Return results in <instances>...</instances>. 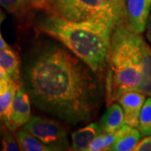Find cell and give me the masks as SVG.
Returning <instances> with one entry per match:
<instances>
[{
    "label": "cell",
    "instance_id": "8992f818",
    "mask_svg": "<svg viewBox=\"0 0 151 151\" xmlns=\"http://www.w3.org/2000/svg\"><path fill=\"white\" fill-rule=\"evenodd\" d=\"M31 100L26 89L20 84L12 103L10 114L3 123L7 129L15 132L19 128L24 126L31 118Z\"/></svg>",
    "mask_w": 151,
    "mask_h": 151
},
{
    "label": "cell",
    "instance_id": "5b68a950",
    "mask_svg": "<svg viewBox=\"0 0 151 151\" xmlns=\"http://www.w3.org/2000/svg\"><path fill=\"white\" fill-rule=\"evenodd\" d=\"M53 150H70L68 134L65 127L54 119L31 116L24 128Z\"/></svg>",
    "mask_w": 151,
    "mask_h": 151
},
{
    "label": "cell",
    "instance_id": "7c38bea8",
    "mask_svg": "<svg viewBox=\"0 0 151 151\" xmlns=\"http://www.w3.org/2000/svg\"><path fill=\"white\" fill-rule=\"evenodd\" d=\"M0 64L13 81L22 83L19 55L10 47L0 50Z\"/></svg>",
    "mask_w": 151,
    "mask_h": 151
},
{
    "label": "cell",
    "instance_id": "603a6c76",
    "mask_svg": "<svg viewBox=\"0 0 151 151\" xmlns=\"http://www.w3.org/2000/svg\"><path fill=\"white\" fill-rule=\"evenodd\" d=\"M146 37L151 45V11L149 19H148L147 25H146Z\"/></svg>",
    "mask_w": 151,
    "mask_h": 151
},
{
    "label": "cell",
    "instance_id": "484cf974",
    "mask_svg": "<svg viewBox=\"0 0 151 151\" xmlns=\"http://www.w3.org/2000/svg\"><path fill=\"white\" fill-rule=\"evenodd\" d=\"M3 124H4V123H3V121H2V120L0 119V125H2Z\"/></svg>",
    "mask_w": 151,
    "mask_h": 151
},
{
    "label": "cell",
    "instance_id": "9c48e42d",
    "mask_svg": "<svg viewBox=\"0 0 151 151\" xmlns=\"http://www.w3.org/2000/svg\"><path fill=\"white\" fill-rule=\"evenodd\" d=\"M104 133L101 124L92 123L86 127L76 130L71 134L70 150L76 151H86L89 145L97 136Z\"/></svg>",
    "mask_w": 151,
    "mask_h": 151
},
{
    "label": "cell",
    "instance_id": "5bb4252c",
    "mask_svg": "<svg viewBox=\"0 0 151 151\" xmlns=\"http://www.w3.org/2000/svg\"><path fill=\"white\" fill-rule=\"evenodd\" d=\"M33 0H0V6L8 13L14 14L20 22L29 24V8Z\"/></svg>",
    "mask_w": 151,
    "mask_h": 151
},
{
    "label": "cell",
    "instance_id": "52a82bcc",
    "mask_svg": "<svg viewBox=\"0 0 151 151\" xmlns=\"http://www.w3.org/2000/svg\"><path fill=\"white\" fill-rule=\"evenodd\" d=\"M127 24L136 34L145 30L151 10V0H125Z\"/></svg>",
    "mask_w": 151,
    "mask_h": 151
},
{
    "label": "cell",
    "instance_id": "9a60e30c",
    "mask_svg": "<svg viewBox=\"0 0 151 151\" xmlns=\"http://www.w3.org/2000/svg\"><path fill=\"white\" fill-rule=\"evenodd\" d=\"M17 140L19 142L21 150L24 151H53V150L45 145L36 137L31 134L24 129L19 130L16 134Z\"/></svg>",
    "mask_w": 151,
    "mask_h": 151
},
{
    "label": "cell",
    "instance_id": "7a4b0ae2",
    "mask_svg": "<svg viewBox=\"0 0 151 151\" xmlns=\"http://www.w3.org/2000/svg\"><path fill=\"white\" fill-rule=\"evenodd\" d=\"M35 20L38 32L59 40L98 76H106L114 26L103 22L72 21L47 14Z\"/></svg>",
    "mask_w": 151,
    "mask_h": 151
},
{
    "label": "cell",
    "instance_id": "cb8c5ba5",
    "mask_svg": "<svg viewBox=\"0 0 151 151\" xmlns=\"http://www.w3.org/2000/svg\"><path fill=\"white\" fill-rule=\"evenodd\" d=\"M0 77L4 78V79L8 80V81H11V80H12L10 77H9V76L7 74V72H6L5 70L4 69V67L2 66L1 64H0Z\"/></svg>",
    "mask_w": 151,
    "mask_h": 151
},
{
    "label": "cell",
    "instance_id": "ba28073f",
    "mask_svg": "<svg viewBox=\"0 0 151 151\" xmlns=\"http://www.w3.org/2000/svg\"><path fill=\"white\" fill-rule=\"evenodd\" d=\"M145 100V94L136 91L126 92L119 97L118 101L124 109L126 124L138 128L141 109Z\"/></svg>",
    "mask_w": 151,
    "mask_h": 151
},
{
    "label": "cell",
    "instance_id": "30bf717a",
    "mask_svg": "<svg viewBox=\"0 0 151 151\" xmlns=\"http://www.w3.org/2000/svg\"><path fill=\"white\" fill-rule=\"evenodd\" d=\"M117 138L108 150L131 151L134 150L140 139L141 134L139 129L129 124L124 126L116 132Z\"/></svg>",
    "mask_w": 151,
    "mask_h": 151
},
{
    "label": "cell",
    "instance_id": "3957f363",
    "mask_svg": "<svg viewBox=\"0 0 151 151\" xmlns=\"http://www.w3.org/2000/svg\"><path fill=\"white\" fill-rule=\"evenodd\" d=\"M140 34L132 31L127 23L113 29L111 53L105 80V101L111 105L123 94L137 91L142 80Z\"/></svg>",
    "mask_w": 151,
    "mask_h": 151
},
{
    "label": "cell",
    "instance_id": "d4e9b609",
    "mask_svg": "<svg viewBox=\"0 0 151 151\" xmlns=\"http://www.w3.org/2000/svg\"><path fill=\"white\" fill-rule=\"evenodd\" d=\"M5 129V125L4 124H2L0 125V142L2 140V136H3V133Z\"/></svg>",
    "mask_w": 151,
    "mask_h": 151
},
{
    "label": "cell",
    "instance_id": "7402d4cb",
    "mask_svg": "<svg viewBox=\"0 0 151 151\" xmlns=\"http://www.w3.org/2000/svg\"><path fill=\"white\" fill-rule=\"evenodd\" d=\"M4 19H5V15H4V14L3 13V11H1V12H0V25H1V23L3 22V20H4ZM9 45L4 41V38H3L2 35H1V31H0V50L9 48Z\"/></svg>",
    "mask_w": 151,
    "mask_h": 151
},
{
    "label": "cell",
    "instance_id": "6da1fadb",
    "mask_svg": "<svg viewBox=\"0 0 151 151\" xmlns=\"http://www.w3.org/2000/svg\"><path fill=\"white\" fill-rule=\"evenodd\" d=\"M21 79L35 108L71 126L94 119L105 99L103 79L53 41L39 40L28 50Z\"/></svg>",
    "mask_w": 151,
    "mask_h": 151
},
{
    "label": "cell",
    "instance_id": "e0dca14e",
    "mask_svg": "<svg viewBox=\"0 0 151 151\" xmlns=\"http://www.w3.org/2000/svg\"><path fill=\"white\" fill-rule=\"evenodd\" d=\"M138 128L141 136L151 135V97L146 99L142 107Z\"/></svg>",
    "mask_w": 151,
    "mask_h": 151
},
{
    "label": "cell",
    "instance_id": "ac0fdd59",
    "mask_svg": "<svg viewBox=\"0 0 151 151\" xmlns=\"http://www.w3.org/2000/svg\"><path fill=\"white\" fill-rule=\"evenodd\" d=\"M117 138L116 133L114 134H101L95 138L92 143L89 145L86 151H100L108 150L110 146L113 144Z\"/></svg>",
    "mask_w": 151,
    "mask_h": 151
},
{
    "label": "cell",
    "instance_id": "4316f807",
    "mask_svg": "<svg viewBox=\"0 0 151 151\" xmlns=\"http://www.w3.org/2000/svg\"><path fill=\"white\" fill-rule=\"evenodd\" d=\"M1 11H2V9H0V12H1Z\"/></svg>",
    "mask_w": 151,
    "mask_h": 151
},
{
    "label": "cell",
    "instance_id": "4fadbf2b",
    "mask_svg": "<svg viewBox=\"0 0 151 151\" xmlns=\"http://www.w3.org/2000/svg\"><path fill=\"white\" fill-rule=\"evenodd\" d=\"M142 80L136 92L151 96V47L143 39L141 42Z\"/></svg>",
    "mask_w": 151,
    "mask_h": 151
},
{
    "label": "cell",
    "instance_id": "d6986e66",
    "mask_svg": "<svg viewBox=\"0 0 151 151\" xmlns=\"http://www.w3.org/2000/svg\"><path fill=\"white\" fill-rule=\"evenodd\" d=\"M1 150L3 151H19L21 150L20 145L17 140V138L13 134V132L5 127L3 133L1 140Z\"/></svg>",
    "mask_w": 151,
    "mask_h": 151
},
{
    "label": "cell",
    "instance_id": "ffe728a7",
    "mask_svg": "<svg viewBox=\"0 0 151 151\" xmlns=\"http://www.w3.org/2000/svg\"><path fill=\"white\" fill-rule=\"evenodd\" d=\"M134 150L151 151V135H149L138 143Z\"/></svg>",
    "mask_w": 151,
    "mask_h": 151
},
{
    "label": "cell",
    "instance_id": "44dd1931",
    "mask_svg": "<svg viewBox=\"0 0 151 151\" xmlns=\"http://www.w3.org/2000/svg\"><path fill=\"white\" fill-rule=\"evenodd\" d=\"M11 81H8V80H6L4 78L0 77V95L4 94V92L8 91Z\"/></svg>",
    "mask_w": 151,
    "mask_h": 151
},
{
    "label": "cell",
    "instance_id": "8fae6325",
    "mask_svg": "<svg viewBox=\"0 0 151 151\" xmlns=\"http://www.w3.org/2000/svg\"><path fill=\"white\" fill-rule=\"evenodd\" d=\"M100 124L104 130V133L107 134H114L126 124L122 106L116 103L109 105L101 119Z\"/></svg>",
    "mask_w": 151,
    "mask_h": 151
},
{
    "label": "cell",
    "instance_id": "277c9868",
    "mask_svg": "<svg viewBox=\"0 0 151 151\" xmlns=\"http://www.w3.org/2000/svg\"><path fill=\"white\" fill-rule=\"evenodd\" d=\"M36 11L76 22H103L116 27L127 23L125 0H33L29 22Z\"/></svg>",
    "mask_w": 151,
    "mask_h": 151
},
{
    "label": "cell",
    "instance_id": "2e32d148",
    "mask_svg": "<svg viewBox=\"0 0 151 151\" xmlns=\"http://www.w3.org/2000/svg\"><path fill=\"white\" fill-rule=\"evenodd\" d=\"M20 84L14 81H10L8 91L0 95V119L4 122L10 114L12 103L16 95L17 90Z\"/></svg>",
    "mask_w": 151,
    "mask_h": 151
}]
</instances>
